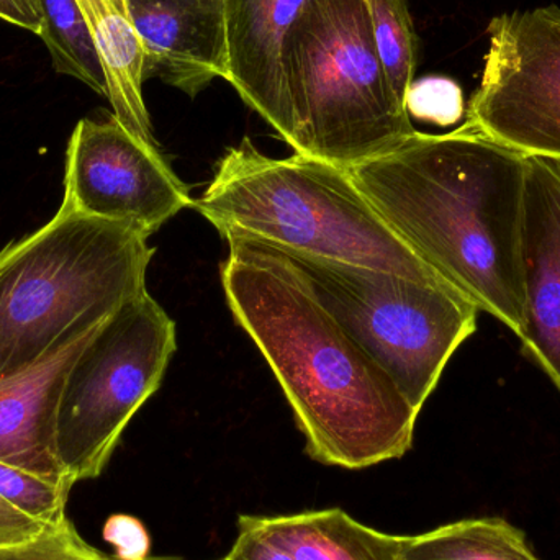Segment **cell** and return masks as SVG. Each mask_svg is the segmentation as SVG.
I'll return each instance as SVG.
<instances>
[{
	"label": "cell",
	"instance_id": "1",
	"mask_svg": "<svg viewBox=\"0 0 560 560\" xmlns=\"http://www.w3.org/2000/svg\"><path fill=\"white\" fill-rule=\"evenodd\" d=\"M220 268L235 322L258 346L316 463L359 470L413 446L418 411L275 246L226 236Z\"/></svg>",
	"mask_w": 560,
	"mask_h": 560
},
{
	"label": "cell",
	"instance_id": "2",
	"mask_svg": "<svg viewBox=\"0 0 560 560\" xmlns=\"http://www.w3.org/2000/svg\"><path fill=\"white\" fill-rule=\"evenodd\" d=\"M346 170L421 261L518 336L525 154L464 121Z\"/></svg>",
	"mask_w": 560,
	"mask_h": 560
},
{
	"label": "cell",
	"instance_id": "3",
	"mask_svg": "<svg viewBox=\"0 0 560 560\" xmlns=\"http://www.w3.org/2000/svg\"><path fill=\"white\" fill-rule=\"evenodd\" d=\"M194 209L217 232L413 279H441L388 226L348 170L305 154L271 158L252 140L229 148Z\"/></svg>",
	"mask_w": 560,
	"mask_h": 560
},
{
	"label": "cell",
	"instance_id": "4",
	"mask_svg": "<svg viewBox=\"0 0 560 560\" xmlns=\"http://www.w3.org/2000/svg\"><path fill=\"white\" fill-rule=\"evenodd\" d=\"M124 222L62 200L42 229L0 252V378L91 331L147 292L156 249Z\"/></svg>",
	"mask_w": 560,
	"mask_h": 560
},
{
	"label": "cell",
	"instance_id": "5",
	"mask_svg": "<svg viewBox=\"0 0 560 560\" xmlns=\"http://www.w3.org/2000/svg\"><path fill=\"white\" fill-rule=\"evenodd\" d=\"M293 153L349 167L413 135L382 66L364 0H306L282 51Z\"/></svg>",
	"mask_w": 560,
	"mask_h": 560
},
{
	"label": "cell",
	"instance_id": "6",
	"mask_svg": "<svg viewBox=\"0 0 560 560\" xmlns=\"http://www.w3.org/2000/svg\"><path fill=\"white\" fill-rule=\"evenodd\" d=\"M282 253L420 413L454 352L476 332L480 310L443 279Z\"/></svg>",
	"mask_w": 560,
	"mask_h": 560
},
{
	"label": "cell",
	"instance_id": "7",
	"mask_svg": "<svg viewBox=\"0 0 560 560\" xmlns=\"http://www.w3.org/2000/svg\"><path fill=\"white\" fill-rule=\"evenodd\" d=\"M176 349V323L148 290L95 329L59 400L56 441L71 487L102 476L131 418L161 387Z\"/></svg>",
	"mask_w": 560,
	"mask_h": 560
},
{
	"label": "cell",
	"instance_id": "8",
	"mask_svg": "<svg viewBox=\"0 0 560 560\" xmlns=\"http://www.w3.org/2000/svg\"><path fill=\"white\" fill-rule=\"evenodd\" d=\"M482 78L466 124L525 156L560 161V9L490 20Z\"/></svg>",
	"mask_w": 560,
	"mask_h": 560
},
{
	"label": "cell",
	"instance_id": "9",
	"mask_svg": "<svg viewBox=\"0 0 560 560\" xmlns=\"http://www.w3.org/2000/svg\"><path fill=\"white\" fill-rule=\"evenodd\" d=\"M62 200L84 215L128 223L147 236L194 203L160 147L131 133L114 115L75 125Z\"/></svg>",
	"mask_w": 560,
	"mask_h": 560
},
{
	"label": "cell",
	"instance_id": "10",
	"mask_svg": "<svg viewBox=\"0 0 560 560\" xmlns=\"http://www.w3.org/2000/svg\"><path fill=\"white\" fill-rule=\"evenodd\" d=\"M522 275L518 338L560 392V161L526 156Z\"/></svg>",
	"mask_w": 560,
	"mask_h": 560
},
{
	"label": "cell",
	"instance_id": "11",
	"mask_svg": "<svg viewBox=\"0 0 560 560\" xmlns=\"http://www.w3.org/2000/svg\"><path fill=\"white\" fill-rule=\"evenodd\" d=\"M144 49V79L160 78L196 97L229 78L223 0H127Z\"/></svg>",
	"mask_w": 560,
	"mask_h": 560
},
{
	"label": "cell",
	"instance_id": "12",
	"mask_svg": "<svg viewBox=\"0 0 560 560\" xmlns=\"http://www.w3.org/2000/svg\"><path fill=\"white\" fill-rule=\"evenodd\" d=\"M97 328L0 378V463L72 489L58 456L59 400L72 364Z\"/></svg>",
	"mask_w": 560,
	"mask_h": 560
},
{
	"label": "cell",
	"instance_id": "13",
	"mask_svg": "<svg viewBox=\"0 0 560 560\" xmlns=\"http://www.w3.org/2000/svg\"><path fill=\"white\" fill-rule=\"evenodd\" d=\"M229 78L248 107L287 135L282 51L306 0H223Z\"/></svg>",
	"mask_w": 560,
	"mask_h": 560
},
{
	"label": "cell",
	"instance_id": "14",
	"mask_svg": "<svg viewBox=\"0 0 560 560\" xmlns=\"http://www.w3.org/2000/svg\"><path fill=\"white\" fill-rule=\"evenodd\" d=\"M245 518L295 560H404L408 542V536L369 528L339 509Z\"/></svg>",
	"mask_w": 560,
	"mask_h": 560
},
{
	"label": "cell",
	"instance_id": "15",
	"mask_svg": "<svg viewBox=\"0 0 560 560\" xmlns=\"http://www.w3.org/2000/svg\"><path fill=\"white\" fill-rule=\"evenodd\" d=\"M91 26L107 78V98L114 117L150 144L154 140L143 98L144 49L127 10L114 0H78Z\"/></svg>",
	"mask_w": 560,
	"mask_h": 560
},
{
	"label": "cell",
	"instance_id": "16",
	"mask_svg": "<svg viewBox=\"0 0 560 560\" xmlns=\"http://www.w3.org/2000/svg\"><path fill=\"white\" fill-rule=\"evenodd\" d=\"M404 560H539L525 535L500 518L463 520L408 536Z\"/></svg>",
	"mask_w": 560,
	"mask_h": 560
},
{
	"label": "cell",
	"instance_id": "17",
	"mask_svg": "<svg viewBox=\"0 0 560 560\" xmlns=\"http://www.w3.org/2000/svg\"><path fill=\"white\" fill-rule=\"evenodd\" d=\"M39 7L43 22L38 35L48 48L52 68L107 97L104 66L78 0H39Z\"/></svg>",
	"mask_w": 560,
	"mask_h": 560
},
{
	"label": "cell",
	"instance_id": "18",
	"mask_svg": "<svg viewBox=\"0 0 560 560\" xmlns=\"http://www.w3.org/2000/svg\"><path fill=\"white\" fill-rule=\"evenodd\" d=\"M364 3L382 66L405 105L418 65V36L408 0H364Z\"/></svg>",
	"mask_w": 560,
	"mask_h": 560
},
{
	"label": "cell",
	"instance_id": "19",
	"mask_svg": "<svg viewBox=\"0 0 560 560\" xmlns=\"http://www.w3.org/2000/svg\"><path fill=\"white\" fill-rule=\"evenodd\" d=\"M71 490L65 483L0 463V499L42 525H52L68 515Z\"/></svg>",
	"mask_w": 560,
	"mask_h": 560
},
{
	"label": "cell",
	"instance_id": "20",
	"mask_svg": "<svg viewBox=\"0 0 560 560\" xmlns=\"http://www.w3.org/2000/svg\"><path fill=\"white\" fill-rule=\"evenodd\" d=\"M0 560H118L89 545L68 515L23 541L0 545ZM151 560H167L156 559Z\"/></svg>",
	"mask_w": 560,
	"mask_h": 560
},
{
	"label": "cell",
	"instance_id": "21",
	"mask_svg": "<svg viewBox=\"0 0 560 560\" xmlns=\"http://www.w3.org/2000/svg\"><path fill=\"white\" fill-rule=\"evenodd\" d=\"M410 118L451 127L464 117V95L459 84L443 75H428L411 82L405 98Z\"/></svg>",
	"mask_w": 560,
	"mask_h": 560
},
{
	"label": "cell",
	"instance_id": "22",
	"mask_svg": "<svg viewBox=\"0 0 560 560\" xmlns=\"http://www.w3.org/2000/svg\"><path fill=\"white\" fill-rule=\"evenodd\" d=\"M105 542L115 549L118 560H151V536L141 520L130 515H112L102 528Z\"/></svg>",
	"mask_w": 560,
	"mask_h": 560
},
{
	"label": "cell",
	"instance_id": "23",
	"mask_svg": "<svg viewBox=\"0 0 560 560\" xmlns=\"http://www.w3.org/2000/svg\"><path fill=\"white\" fill-rule=\"evenodd\" d=\"M225 560H295L283 549L272 545L258 529L249 525L245 515L238 518V536Z\"/></svg>",
	"mask_w": 560,
	"mask_h": 560
},
{
	"label": "cell",
	"instance_id": "24",
	"mask_svg": "<svg viewBox=\"0 0 560 560\" xmlns=\"http://www.w3.org/2000/svg\"><path fill=\"white\" fill-rule=\"evenodd\" d=\"M45 526L32 516L13 509L5 500L0 499V545L32 538L36 533L42 532Z\"/></svg>",
	"mask_w": 560,
	"mask_h": 560
},
{
	"label": "cell",
	"instance_id": "25",
	"mask_svg": "<svg viewBox=\"0 0 560 560\" xmlns=\"http://www.w3.org/2000/svg\"><path fill=\"white\" fill-rule=\"evenodd\" d=\"M0 19L38 35L43 22L39 0H0Z\"/></svg>",
	"mask_w": 560,
	"mask_h": 560
},
{
	"label": "cell",
	"instance_id": "26",
	"mask_svg": "<svg viewBox=\"0 0 560 560\" xmlns=\"http://www.w3.org/2000/svg\"><path fill=\"white\" fill-rule=\"evenodd\" d=\"M121 10H127V0H114ZM128 12V10H127Z\"/></svg>",
	"mask_w": 560,
	"mask_h": 560
},
{
	"label": "cell",
	"instance_id": "27",
	"mask_svg": "<svg viewBox=\"0 0 560 560\" xmlns=\"http://www.w3.org/2000/svg\"><path fill=\"white\" fill-rule=\"evenodd\" d=\"M167 560H176V559H167Z\"/></svg>",
	"mask_w": 560,
	"mask_h": 560
},
{
	"label": "cell",
	"instance_id": "28",
	"mask_svg": "<svg viewBox=\"0 0 560 560\" xmlns=\"http://www.w3.org/2000/svg\"><path fill=\"white\" fill-rule=\"evenodd\" d=\"M222 560H225V559H222Z\"/></svg>",
	"mask_w": 560,
	"mask_h": 560
}]
</instances>
